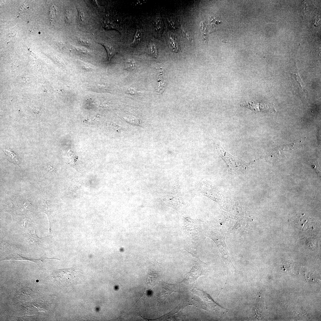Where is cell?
Here are the masks:
<instances>
[{
    "label": "cell",
    "instance_id": "obj_9",
    "mask_svg": "<svg viewBox=\"0 0 321 321\" xmlns=\"http://www.w3.org/2000/svg\"><path fill=\"white\" fill-rule=\"evenodd\" d=\"M158 77V85L157 91L160 92L163 90L165 86L163 73L162 70L159 72Z\"/></svg>",
    "mask_w": 321,
    "mask_h": 321
},
{
    "label": "cell",
    "instance_id": "obj_15",
    "mask_svg": "<svg viewBox=\"0 0 321 321\" xmlns=\"http://www.w3.org/2000/svg\"><path fill=\"white\" fill-rule=\"evenodd\" d=\"M156 25L157 30L159 32L161 31L162 30V26L161 21L160 19L157 20Z\"/></svg>",
    "mask_w": 321,
    "mask_h": 321
},
{
    "label": "cell",
    "instance_id": "obj_14",
    "mask_svg": "<svg viewBox=\"0 0 321 321\" xmlns=\"http://www.w3.org/2000/svg\"><path fill=\"white\" fill-rule=\"evenodd\" d=\"M150 52L152 56L154 57H156L157 56V51L156 46L152 45L150 47Z\"/></svg>",
    "mask_w": 321,
    "mask_h": 321
},
{
    "label": "cell",
    "instance_id": "obj_4",
    "mask_svg": "<svg viewBox=\"0 0 321 321\" xmlns=\"http://www.w3.org/2000/svg\"><path fill=\"white\" fill-rule=\"evenodd\" d=\"M242 105L244 107L250 109L255 113L259 111L269 113L276 111L274 105L272 104L250 102L248 103H243Z\"/></svg>",
    "mask_w": 321,
    "mask_h": 321
},
{
    "label": "cell",
    "instance_id": "obj_8",
    "mask_svg": "<svg viewBox=\"0 0 321 321\" xmlns=\"http://www.w3.org/2000/svg\"><path fill=\"white\" fill-rule=\"evenodd\" d=\"M3 151L6 155L7 159L9 162L19 165V164L20 163V159L17 155L8 150H4Z\"/></svg>",
    "mask_w": 321,
    "mask_h": 321
},
{
    "label": "cell",
    "instance_id": "obj_12",
    "mask_svg": "<svg viewBox=\"0 0 321 321\" xmlns=\"http://www.w3.org/2000/svg\"><path fill=\"white\" fill-rule=\"evenodd\" d=\"M124 118L126 121L133 125H138L140 123V120L133 117L128 116Z\"/></svg>",
    "mask_w": 321,
    "mask_h": 321
},
{
    "label": "cell",
    "instance_id": "obj_11",
    "mask_svg": "<svg viewBox=\"0 0 321 321\" xmlns=\"http://www.w3.org/2000/svg\"><path fill=\"white\" fill-rule=\"evenodd\" d=\"M141 35L142 33L141 30L139 29H137L132 44L135 45L138 43L141 40Z\"/></svg>",
    "mask_w": 321,
    "mask_h": 321
},
{
    "label": "cell",
    "instance_id": "obj_3",
    "mask_svg": "<svg viewBox=\"0 0 321 321\" xmlns=\"http://www.w3.org/2000/svg\"><path fill=\"white\" fill-rule=\"evenodd\" d=\"M1 258V261L6 260H23L33 262L38 265L40 270H44L45 269V265L49 260L52 259L60 260L59 259L54 258H48L45 255L43 256L39 259H30L24 257L16 253L6 254Z\"/></svg>",
    "mask_w": 321,
    "mask_h": 321
},
{
    "label": "cell",
    "instance_id": "obj_13",
    "mask_svg": "<svg viewBox=\"0 0 321 321\" xmlns=\"http://www.w3.org/2000/svg\"><path fill=\"white\" fill-rule=\"evenodd\" d=\"M49 15L51 21H52L53 20L54 16L56 15V9L55 6L54 5H53L51 7L50 10Z\"/></svg>",
    "mask_w": 321,
    "mask_h": 321
},
{
    "label": "cell",
    "instance_id": "obj_10",
    "mask_svg": "<svg viewBox=\"0 0 321 321\" xmlns=\"http://www.w3.org/2000/svg\"><path fill=\"white\" fill-rule=\"evenodd\" d=\"M2 243L3 246H4L7 249V250H8V251H13V250L15 251V250L21 249L18 247L13 244H12L11 242L8 243L6 241H3V243Z\"/></svg>",
    "mask_w": 321,
    "mask_h": 321
},
{
    "label": "cell",
    "instance_id": "obj_16",
    "mask_svg": "<svg viewBox=\"0 0 321 321\" xmlns=\"http://www.w3.org/2000/svg\"><path fill=\"white\" fill-rule=\"evenodd\" d=\"M134 66V64L133 62L132 61L130 60L127 61L125 64V66L128 68H133Z\"/></svg>",
    "mask_w": 321,
    "mask_h": 321
},
{
    "label": "cell",
    "instance_id": "obj_18",
    "mask_svg": "<svg viewBox=\"0 0 321 321\" xmlns=\"http://www.w3.org/2000/svg\"><path fill=\"white\" fill-rule=\"evenodd\" d=\"M144 2H145L144 1H137L136 2V4H139V5H140V4H142L143 3H144Z\"/></svg>",
    "mask_w": 321,
    "mask_h": 321
},
{
    "label": "cell",
    "instance_id": "obj_7",
    "mask_svg": "<svg viewBox=\"0 0 321 321\" xmlns=\"http://www.w3.org/2000/svg\"><path fill=\"white\" fill-rule=\"evenodd\" d=\"M98 43L103 45L106 51L108 58V68L111 59L117 52V47L111 43L106 41H100Z\"/></svg>",
    "mask_w": 321,
    "mask_h": 321
},
{
    "label": "cell",
    "instance_id": "obj_2",
    "mask_svg": "<svg viewBox=\"0 0 321 321\" xmlns=\"http://www.w3.org/2000/svg\"><path fill=\"white\" fill-rule=\"evenodd\" d=\"M219 155L224 159L228 166L232 169L239 170L246 168V163L243 160L233 156L224 150L221 146L217 147Z\"/></svg>",
    "mask_w": 321,
    "mask_h": 321
},
{
    "label": "cell",
    "instance_id": "obj_17",
    "mask_svg": "<svg viewBox=\"0 0 321 321\" xmlns=\"http://www.w3.org/2000/svg\"><path fill=\"white\" fill-rule=\"evenodd\" d=\"M78 11L80 19L82 21H84L85 20V18L83 12L81 9L78 10Z\"/></svg>",
    "mask_w": 321,
    "mask_h": 321
},
{
    "label": "cell",
    "instance_id": "obj_5",
    "mask_svg": "<svg viewBox=\"0 0 321 321\" xmlns=\"http://www.w3.org/2000/svg\"><path fill=\"white\" fill-rule=\"evenodd\" d=\"M26 241L29 245L34 247L42 246L43 244V241L46 239L47 237L40 238L37 235L36 231L32 234L31 232L27 233L25 235Z\"/></svg>",
    "mask_w": 321,
    "mask_h": 321
},
{
    "label": "cell",
    "instance_id": "obj_1",
    "mask_svg": "<svg viewBox=\"0 0 321 321\" xmlns=\"http://www.w3.org/2000/svg\"><path fill=\"white\" fill-rule=\"evenodd\" d=\"M201 222L188 217L184 220L183 231L185 240L190 248L196 250L202 239Z\"/></svg>",
    "mask_w": 321,
    "mask_h": 321
},
{
    "label": "cell",
    "instance_id": "obj_6",
    "mask_svg": "<svg viewBox=\"0 0 321 321\" xmlns=\"http://www.w3.org/2000/svg\"><path fill=\"white\" fill-rule=\"evenodd\" d=\"M77 272L75 268H68L65 269H58L55 272V274L56 275V276H56L59 277L62 279H64L65 280L68 281L69 279H72L75 277V275Z\"/></svg>",
    "mask_w": 321,
    "mask_h": 321
}]
</instances>
